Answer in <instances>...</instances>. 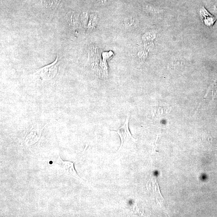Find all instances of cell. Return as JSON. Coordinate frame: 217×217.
<instances>
[{"mask_svg": "<svg viewBox=\"0 0 217 217\" xmlns=\"http://www.w3.org/2000/svg\"><path fill=\"white\" fill-rule=\"evenodd\" d=\"M129 115L127 117L126 120L124 125L118 129L117 133L120 137L121 144L118 151L121 152L124 150L130 149L132 145L135 142V138H133L129 131Z\"/></svg>", "mask_w": 217, "mask_h": 217, "instance_id": "1", "label": "cell"}, {"mask_svg": "<svg viewBox=\"0 0 217 217\" xmlns=\"http://www.w3.org/2000/svg\"><path fill=\"white\" fill-rule=\"evenodd\" d=\"M59 70L58 55L55 60L51 64L44 66L37 70L35 74L44 81H49L55 78L57 75Z\"/></svg>", "mask_w": 217, "mask_h": 217, "instance_id": "2", "label": "cell"}, {"mask_svg": "<svg viewBox=\"0 0 217 217\" xmlns=\"http://www.w3.org/2000/svg\"><path fill=\"white\" fill-rule=\"evenodd\" d=\"M57 164L63 168L65 173L67 175L74 178L81 182H85L84 180L78 175L74 168V163L69 161H64L62 159L60 156L57 160Z\"/></svg>", "mask_w": 217, "mask_h": 217, "instance_id": "3", "label": "cell"}, {"mask_svg": "<svg viewBox=\"0 0 217 217\" xmlns=\"http://www.w3.org/2000/svg\"><path fill=\"white\" fill-rule=\"evenodd\" d=\"M43 129L40 125L33 126L25 137V142L27 145H31L37 143L40 139Z\"/></svg>", "mask_w": 217, "mask_h": 217, "instance_id": "4", "label": "cell"}, {"mask_svg": "<svg viewBox=\"0 0 217 217\" xmlns=\"http://www.w3.org/2000/svg\"><path fill=\"white\" fill-rule=\"evenodd\" d=\"M67 22L74 30H77L80 26L79 15L74 11H70L67 15Z\"/></svg>", "mask_w": 217, "mask_h": 217, "instance_id": "5", "label": "cell"}, {"mask_svg": "<svg viewBox=\"0 0 217 217\" xmlns=\"http://www.w3.org/2000/svg\"><path fill=\"white\" fill-rule=\"evenodd\" d=\"M62 0H41V3L49 11L54 13Z\"/></svg>", "mask_w": 217, "mask_h": 217, "instance_id": "6", "label": "cell"}, {"mask_svg": "<svg viewBox=\"0 0 217 217\" xmlns=\"http://www.w3.org/2000/svg\"><path fill=\"white\" fill-rule=\"evenodd\" d=\"M99 18L95 14H91L90 15L89 19L87 25V29L89 31H91L96 28L98 23Z\"/></svg>", "mask_w": 217, "mask_h": 217, "instance_id": "7", "label": "cell"}, {"mask_svg": "<svg viewBox=\"0 0 217 217\" xmlns=\"http://www.w3.org/2000/svg\"><path fill=\"white\" fill-rule=\"evenodd\" d=\"M89 15L88 12H82L80 16V26L84 29H87V25L89 19Z\"/></svg>", "mask_w": 217, "mask_h": 217, "instance_id": "8", "label": "cell"}, {"mask_svg": "<svg viewBox=\"0 0 217 217\" xmlns=\"http://www.w3.org/2000/svg\"><path fill=\"white\" fill-rule=\"evenodd\" d=\"M137 21L134 17H127L124 21V25L128 29L134 28L136 26Z\"/></svg>", "mask_w": 217, "mask_h": 217, "instance_id": "9", "label": "cell"}, {"mask_svg": "<svg viewBox=\"0 0 217 217\" xmlns=\"http://www.w3.org/2000/svg\"><path fill=\"white\" fill-rule=\"evenodd\" d=\"M155 35L154 33L152 32L147 33L143 35V39L145 41H150L154 38Z\"/></svg>", "mask_w": 217, "mask_h": 217, "instance_id": "10", "label": "cell"}, {"mask_svg": "<svg viewBox=\"0 0 217 217\" xmlns=\"http://www.w3.org/2000/svg\"><path fill=\"white\" fill-rule=\"evenodd\" d=\"M138 56L139 57V59L144 60L145 59L146 57L147 56V54L145 52L140 51L138 52Z\"/></svg>", "mask_w": 217, "mask_h": 217, "instance_id": "11", "label": "cell"}, {"mask_svg": "<svg viewBox=\"0 0 217 217\" xmlns=\"http://www.w3.org/2000/svg\"><path fill=\"white\" fill-rule=\"evenodd\" d=\"M98 2L101 4L104 5L107 2V0H97Z\"/></svg>", "mask_w": 217, "mask_h": 217, "instance_id": "12", "label": "cell"}]
</instances>
